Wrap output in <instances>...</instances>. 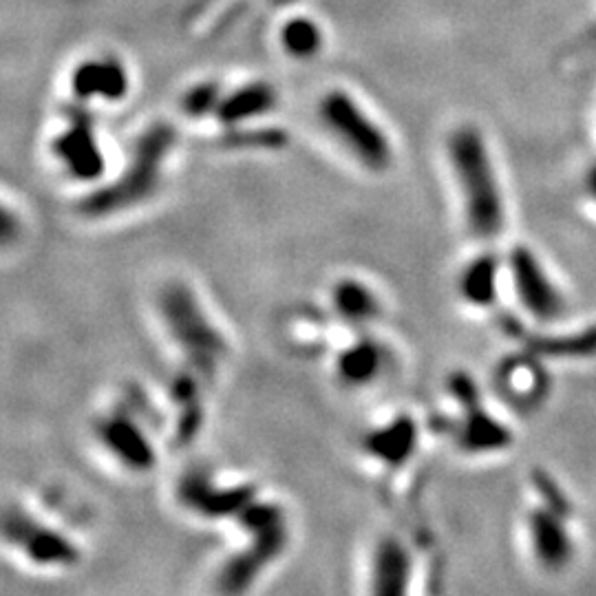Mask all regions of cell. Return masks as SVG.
<instances>
[{
	"label": "cell",
	"instance_id": "1",
	"mask_svg": "<svg viewBox=\"0 0 596 596\" xmlns=\"http://www.w3.org/2000/svg\"><path fill=\"white\" fill-rule=\"evenodd\" d=\"M449 159L468 230L480 239L499 237L506 226V199L480 131L457 129L449 140Z\"/></svg>",
	"mask_w": 596,
	"mask_h": 596
},
{
	"label": "cell",
	"instance_id": "2",
	"mask_svg": "<svg viewBox=\"0 0 596 596\" xmlns=\"http://www.w3.org/2000/svg\"><path fill=\"white\" fill-rule=\"evenodd\" d=\"M177 133L170 124H153L137 140L131 164L113 184L95 190L82 199L80 210L87 217H109L129 210L153 197L162 182V168L173 151Z\"/></svg>",
	"mask_w": 596,
	"mask_h": 596
},
{
	"label": "cell",
	"instance_id": "3",
	"mask_svg": "<svg viewBox=\"0 0 596 596\" xmlns=\"http://www.w3.org/2000/svg\"><path fill=\"white\" fill-rule=\"evenodd\" d=\"M159 312L188 365L199 376H215L221 360L228 354L226 338L212 325L206 310L184 283H170L159 296Z\"/></svg>",
	"mask_w": 596,
	"mask_h": 596
},
{
	"label": "cell",
	"instance_id": "4",
	"mask_svg": "<svg viewBox=\"0 0 596 596\" xmlns=\"http://www.w3.org/2000/svg\"><path fill=\"white\" fill-rule=\"evenodd\" d=\"M243 530L250 535V546L234 555L219 572V590L228 594L246 592L259 574L283 555L290 539L283 510L254 499L239 513Z\"/></svg>",
	"mask_w": 596,
	"mask_h": 596
},
{
	"label": "cell",
	"instance_id": "5",
	"mask_svg": "<svg viewBox=\"0 0 596 596\" xmlns=\"http://www.w3.org/2000/svg\"><path fill=\"white\" fill-rule=\"evenodd\" d=\"M321 117L349 153L371 170H385L391 164V144L378 124L343 91H332L321 102Z\"/></svg>",
	"mask_w": 596,
	"mask_h": 596
},
{
	"label": "cell",
	"instance_id": "6",
	"mask_svg": "<svg viewBox=\"0 0 596 596\" xmlns=\"http://www.w3.org/2000/svg\"><path fill=\"white\" fill-rule=\"evenodd\" d=\"M0 537L42 568H67L80 559L71 539L16 506L0 510Z\"/></svg>",
	"mask_w": 596,
	"mask_h": 596
},
{
	"label": "cell",
	"instance_id": "7",
	"mask_svg": "<svg viewBox=\"0 0 596 596\" xmlns=\"http://www.w3.org/2000/svg\"><path fill=\"white\" fill-rule=\"evenodd\" d=\"M508 276L524 312L537 323L550 325L566 312V298L559 285L532 250L519 246L508 257Z\"/></svg>",
	"mask_w": 596,
	"mask_h": 596
},
{
	"label": "cell",
	"instance_id": "8",
	"mask_svg": "<svg viewBox=\"0 0 596 596\" xmlns=\"http://www.w3.org/2000/svg\"><path fill=\"white\" fill-rule=\"evenodd\" d=\"M53 155L78 182H93L104 173V155L95 137L91 117L84 111H71L69 129L53 140Z\"/></svg>",
	"mask_w": 596,
	"mask_h": 596
},
{
	"label": "cell",
	"instance_id": "9",
	"mask_svg": "<svg viewBox=\"0 0 596 596\" xmlns=\"http://www.w3.org/2000/svg\"><path fill=\"white\" fill-rule=\"evenodd\" d=\"M179 502H182L193 513L208 519H226L234 517L248 504L257 499L254 486H228L221 488L212 484L210 477L204 473L186 475L177 488Z\"/></svg>",
	"mask_w": 596,
	"mask_h": 596
},
{
	"label": "cell",
	"instance_id": "10",
	"mask_svg": "<svg viewBox=\"0 0 596 596\" xmlns=\"http://www.w3.org/2000/svg\"><path fill=\"white\" fill-rule=\"evenodd\" d=\"M566 513L550 506H539L528 515V541L532 555L550 572L568 566L574 555L572 535L566 526Z\"/></svg>",
	"mask_w": 596,
	"mask_h": 596
},
{
	"label": "cell",
	"instance_id": "11",
	"mask_svg": "<svg viewBox=\"0 0 596 596\" xmlns=\"http://www.w3.org/2000/svg\"><path fill=\"white\" fill-rule=\"evenodd\" d=\"M98 438L117 462L131 471H148L155 466V449L148 435L137 427L131 415L113 413L98 424Z\"/></svg>",
	"mask_w": 596,
	"mask_h": 596
},
{
	"label": "cell",
	"instance_id": "12",
	"mask_svg": "<svg viewBox=\"0 0 596 596\" xmlns=\"http://www.w3.org/2000/svg\"><path fill=\"white\" fill-rule=\"evenodd\" d=\"M413 559L407 546L396 537L378 541L371 559V592L378 596H400L409 592Z\"/></svg>",
	"mask_w": 596,
	"mask_h": 596
},
{
	"label": "cell",
	"instance_id": "13",
	"mask_svg": "<svg viewBox=\"0 0 596 596\" xmlns=\"http://www.w3.org/2000/svg\"><path fill=\"white\" fill-rule=\"evenodd\" d=\"M71 89L80 100H122L129 93V76L115 58L87 60L73 71Z\"/></svg>",
	"mask_w": 596,
	"mask_h": 596
},
{
	"label": "cell",
	"instance_id": "14",
	"mask_svg": "<svg viewBox=\"0 0 596 596\" xmlns=\"http://www.w3.org/2000/svg\"><path fill=\"white\" fill-rule=\"evenodd\" d=\"M457 442L468 453H497L513 442V433L493 413L484 411L480 404L468 407L457 429Z\"/></svg>",
	"mask_w": 596,
	"mask_h": 596
},
{
	"label": "cell",
	"instance_id": "15",
	"mask_svg": "<svg viewBox=\"0 0 596 596\" xmlns=\"http://www.w3.org/2000/svg\"><path fill=\"white\" fill-rule=\"evenodd\" d=\"M499 276H502V268L493 254H480L468 261L457 276V292L471 307L486 310L499 298Z\"/></svg>",
	"mask_w": 596,
	"mask_h": 596
},
{
	"label": "cell",
	"instance_id": "16",
	"mask_svg": "<svg viewBox=\"0 0 596 596\" xmlns=\"http://www.w3.org/2000/svg\"><path fill=\"white\" fill-rule=\"evenodd\" d=\"M385 369V351L369 338L356 340L336 360L338 378L347 387H367L378 380Z\"/></svg>",
	"mask_w": 596,
	"mask_h": 596
},
{
	"label": "cell",
	"instance_id": "17",
	"mask_svg": "<svg viewBox=\"0 0 596 596\" xmlns=\"http://www.w3.org/2000/svg\"><path fill=\"white\" fill-rule=\"evenodd\" d=\"M415 444H418V429L411 418L391 420L385 427L371 431L365 440L367 451L389 466L407 462Z\"/></svg>",
	"mask_w": 596,
	"mask_h": 596
},
{
	"label": "cell",
	"instance_id": "18",
	"mask_svg": "<svg viewBox=\"0 0 596 596\" xmlns=\"http://www.w3.org/2000/svg\"><path fill=\"white\" fill-rule=\"evenodd\" d=\"M334 310L351 325H367L380 316V301L369 285L356 279H343L332 290Z\"/></svg>",
	"mask_w": 596,
	"mask_h": 596
},
{
	"label": "cell",
	"instance_id": "19",
	"mask_svg": "<svg viewBox=\"0 0 596 596\" xmlns=\"http://www.w3.org/2000/svg\"><path fill=\"white\" fill-rule=\"evenodd\" d=\"M276 104V93L265 82H254L248 87H241L234 91L228 98H223L217 106V117L228 126H234L239 122H246L250 117L263 115L274 109Z\"/></svg>",
	"mask_w": 596,
	"mask_h": 596
},
{
	"label": "cell",
	"instance_id": "20",
	"mask_svg": "<svg viewBox=\"0 0 596 596\" xmlns=\"http://www.w3.org/2000/svg\"><path fill=\"white\" fill-rule=\"evenodd\" d=\"M197 376V371L195 374L184 371L173 382V398L179 407L177 440L182 444L195 440V435L201 431V424H204V402H201V382Z\"/></svg>",
	"mask_w": 596,
	"mask_h": 596
},
{
	"label": "cell",
	"instance_id": "21",
	"mask_svg": "<svg viewBox=\"0 0 596 596\" xmlns=\"http://www.w3.org/2000/svg\"><path fill=\"white\" fill-rule=\"evenodd\" d=\"M530 351L552 358H585L596 354V325L572 336H539L530 340Z\"/></svg>",
	"mask_w": 596,
	"mask_h": 596
},
{
	"label": "cell",
	"instance_id": "22",
	"mask_svg": "<svg viewBox=\"0 0 596 596\" xmlns=\"http://www.w3.org/2000/svg\"><path fill=\"white\" fill-rule=\"evenodd\" d=\"M544 385L539 369L528 363H510L502 371V387L513 404H535Z\"/></svg>",
	"mask_w": 596,
	"mask_h": 596
},
{
	"label": "cell",
	"instance_id": "23",
	"mask_svg": "<svg viewBox=\"0 0 596 596\" xmlns=\"http://www.w3.org/2000/svg\"><path fill=\"white\" fill-rule=\"evenodd\" d=\"M281 42L285 51L292 53L294 58H312L321 49L323 36L312 20L294 18L283 27Z\"/></svg>",
	"mask_w": 596,
	"mask_h": 596
},
{
	"label": "cell",
	"instance_id": "24",
	"mask_svg": "<svg viewBox=\"0 0 596 596\" xmlns=\"http://www.w3.org/2000/svg\"><path fill=\"white\" fill-rule=\"evenodd\" d=\"M228 146L237 148H281L287 137L279 129H257V131H232L226 135Z\"/></svg>",
	"mask_w": 596,
	"mask_h": 596
},
{
	"label": "cell",
	"instance_id": "25",
	"mask_svg": "<svg viewBox=\"0 0 596 596\" xmlns=\"http://www.w3.org/2000/svg\"><path fill=\"white\" fill-rule=\"evenodd\" d=\"M221 104V91L215 82H204L190 89L184 98V111L193 117L208 115L210 111H217Z\"/></svg>",
	"mask_w": 596,
	"mask_h": 596
},
{
	"label": "cell",
	"instance_id": "26",
	"mask_svg": "<svg viewBox=\"0 0 596 596\" xmlns=\"http://www.w3.org/2000/svg\"><path fill=\"white\" fill-rule=\"evenodd\" d=\"M20 237V219L16 217L14 210H9V206H5L3 201H0V248H7L16 243Z\"/></svg>",
	"mask_w": 596,
	"mask_h": 596
},
{
	"label": "cell",
	"instance_id": "27",
	"mask_svg": "<svg viewBox=\"0 0 596 596\" xmlns=\"http://www.w3.org/2000/svg\"><path fill=\"white\" fill-rule=\"evenodd\" d=\"M585 188H588L585 193H588L590 199L596 204V166L590 170L588 177H585Z\"/></svg>",
	"mask_w": 596,
	"mask_h": 596
},
{
	"label": "cell",
	"instance_id": "28",
	"mask_svg": "<svg viewBox=\"0 0 596 596\" xmlns=\"http://www.w3.org/2000/svg\"><path fill=\"white\" fill-rule=\"evenodd\" d=\"M276 3H281V5H290V3H296V0H276Z\"/></svg>",
	"mask_w": 596,
	"mask_h": 596
}]
</instances>
